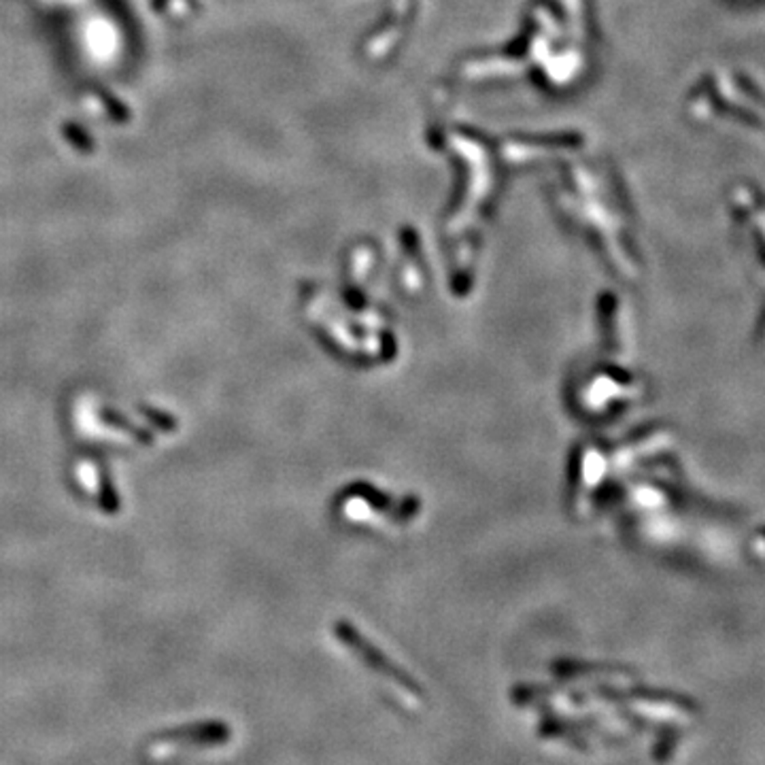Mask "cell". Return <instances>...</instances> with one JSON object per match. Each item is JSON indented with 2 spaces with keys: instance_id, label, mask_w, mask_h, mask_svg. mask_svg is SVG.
<instances>
[]
</instances>
